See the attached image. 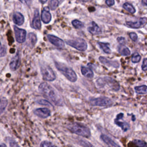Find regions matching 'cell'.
Instances as JSON below:
<instances>
[{
  "label": "cell",
  "instance_id": "28",
  "mask_svg": "<svg viewBox=\"0 0 147 147\" xmlns=\"http://www.w3.org/2000/svg\"><path fill=\"white\" fill-rule=\"evenodd\" d=\"M141 60V56L140 55V54L137 52H135L134 53H133L132 57H131V61L133 63H137L138 62H139Z\"/></svg>",
  "mask_w": 147,
  "mask_h": 147
},
{
  "label": "cell",
  "instance_id": "2",
  "mask_svg": "<svg viewBox=\"0 0 147 147\" xmlns=\"http://www.w3.org/2000/svg\"><path fill=\"white\" fill-rule=\"evenodd\" d=\"M67 128L71 132L82 136L88 138L91 136V132L89 128L85 125L78 122H73L68 124Z\"/></svg>",
  "mask_w": 147,
  "mask_h": 147
},
{
  "label": "cell",
  "instance_id": "20",
  "mask_svg": "<svg viewBox=\"0 0 147 147\" xmlns=\"http://www.w3.org/2000/svg\"><path fill=\"white\" fill-rule=\"evenodd\" d=\"M81 72L82 75L87 78L91 79L94 77V73L92 71L90 68L82 66L81 67Z\"/></svg>",
  "mask_w": 147,
  "mask_h": 147
},
{
  "label": "cell",
  "instance_id": "34",
  "mask_svg": "<svg viewBox=\"0 0 147 147\" xmlns=\"http://www.w3.org/2000/svg\"><path fill=\"white\" fill-rule=\"evenodd\" d=\"M129 36H130V38L131 39L132 41H136L137 40V38H138V37H137V35L136 33H134V32H131V33H129Z\"/></svg>",
  "mask_w": 147,
  "mask_h": 147
},
{
  "label": "cell",
  "instance_id": "29",
  "mask_svg": "<svg viewBox=\"0 0 147 147\" xmlns=\"http://www.w3.org/2000/svg\"><path fill=\"white\" fill-rule=\"evenodd\" d=\"M133 143L138 146H147V144L145 141L140 140H134Z\"/></svg>",
  "mask_w": 147,
  "mask_h": 147
},
{
  "label": "cell",
  "instance_id": "9",
  "mask_svg": "<svg viewBox=\"0 0 147 147\" xmlns=\"http://www.w3.org/2000/svg\"><path fill=\"white\" fill-rule=\"evenodd\" d=\"M47 38L49 42L57 48L62 49L64 47L65 44L62 39L52 34H48Z\"/></svg>",
  "mask_w": 147,
  "mask_h": 147
},
{
  "label": "cell",
  "instance_id": "13",
  "mask_svg": "<svg viewBox=\"0 0 147 147\" xmlns=\"http://www.w3.org/2000/svg\"><path fill=\"white\" fill-rule=\"evenodd\" d=\"M31 26L37 30L40 29L41 25V22L40 20V17H39V12L37 9H36L34 11V17L32 20V22L31 24Z\"/></svg>",
  "mask_w": 147,
  "mask_h": 147
},
{
  "label": "cell",
  "instance_id": "38",
  "mask_svg": "<svg viewBox=\"0 0 147 147\" xmlns=\"http://www.w3.org/2000/svg\"><path fill=\"white\" fill-rule=\"evenodd\" d=\"M21 2L27 5L28 6H29L31 3V0H19Z\"/></svg>",
  "mask_w": 147,
  "mask_h": 147
},
{
  "label": "cell",
  "instance_id": "18",
  "mask_svg": "<svg viewBox=\"0 0 147 147\" xmlns=\"http://www.w3.org/2000/svg\"><path fill=\"white\" fill-rule=\"evenodd\" d=\"M114 123L118 126H119L123 131H126L130 128V125L126 122L120 121L119 118L117 116L116 118L114 119Z\"/></svg>",
  "mask_w": 147,
  "mask_h": 147
},
{
  "label": "cell",
  "instance_id": "42",
  "mask_svg": "<svg viewBox=\"0 0 147 147\" xmlns=\"http://www.w3.org/2000/svg\"><path fill=\"white\" fill-rule=\"evenodd\" d=\"M135 119H136V118H135V116L134 115H132V121H135Z\"/></svg>",
  "mask_w": 147,
  "mask_h": 147
},
{
  "label": "cell",
  "instance_id": "44",
  "mask_svg": "<svg viewBox=\"0 0 147 147\" xmlns=\"http://www.w3.org/2000/svg\"><path fill=\"white\" fill-rule=\"evenodd\" d=\"M80 1H83V2H86V1H88V0H80Z\"/></svg>",
  "mask_w": 147,
  "mask_h": 147
},
{
  "label": "cell",
  "instance_id": "19",
  "mask_svg": "<svg viewBox=\"0 0 147 147\" xmlns=\"http://www.w3.org/2000/svg\"><path fill=\"white\" fill-rule=\"evenodd\" d=\"M37 42V37L34 33H29L28 35L27 38V44L30 47H33L34 46Z\"/></svg>",
  "mask_w": 147,
  "mask_h": 147
},
{
  "label": "cell",
  "instance_id": "24",
  "mask_svg": "<svg viewBox=\"0 0 147 147\" xmlns=\"http://www.w3.org/2000/svg\"><path fill=\"white\" fill-rule=\"evenodd\" d=\"M7 105V100L5 98H0V114L5 110Z\"/></svg>",
  "mask_w": 147,
  "mask_h": 147
},
{
  "label": "cell",
  "instance_id": "33",
  "mask_svg": "<svg viewBox=\"0 0 147 147\" xmlns=\"http://www.w3.org/2000/svg\"><path fill=\"white\" fill-rule=\"evenodd\" d=\"M40 146H42V147H45V146H53L55 145H53L51 142H49V141H42L40 145Z\"/></svg>",
  "mask_w": 147,
  "mask_h": 147
},
{
  "label": "cell",
  "instance_id": "4",
  "mask_svg": "<svg viewBox=\"0 0 147 147\" xmlns=\"http://www.w3.org/2000/svg\"><path fill=\"white\" fill-rule=\"evenodd\" d=\"M98 86L103 87L106 84L108 85L111 90L113 91H118L119 89V83L114 79L109 77H104L99 78L96 82Z\"/></svg>",
  "mask_w": 147,
  "mask_h": 147
},
{
  "label": "cell",
  "instance_id": "14",
  "mask_svg": "<svg viewBox=\"0 0 147 147\" xmlns=\"http://www.w3.org/2000/svg\"><path fill=\"white\" fill-rule=\"evenodd\" d=\"M41 20L45 24H48L51 20V14L48 7H45L41 12Z\"/></svg>",
  "mask_w": 147,
  "mask_h": 147
},
{
  "label": "cell",
  "instance_id": "21",
  "mask_svg": "<svg viewBox=\"0 0 147 147\" xmlns=\"http://www.w3.org/2000/svg\"><path fill=\"white\" fill-rule=\"evenodd\" d=\"M100 138L102 140V141L106 143L109 146H119V145L116 144L111 138H110L109 137H108L106 135L102 134L100 136Z\"/></svg>",
  "mask_w": 147,
  "mask_h": 147
},
{
  "label": "cell",
  "instance_id": "5",
  "mask_svg": "<svg viewBox=\"0 0 147 147\" xmlns=\"http://www.w3.org/2000/svg\"><path fill=\"white\" fill-rule=\"evenodd\" d=\"M40 68L44 80L45 81L52 82L56 79V75L55 72L48 65L42 63L40 64Z\"/></svg>",
  "mask_w": 147,
  "mask_h": 147
},
{
  "label": "cell",
  "instance_id": "41",
  "mask_svg": "<svg viewBox=\"0 0 147 147\" xmlns=\"http://www.w3.org/2000/svg\"><path fill=\"white\" fill-rule=\"evenodd\" d=\"M39 1H40V2H41L42 3H45V2L47 1V0H39Z\"/></svg>",
  "mask_w": 147,
  "mask_h": 147
},
{
  "label": "cell",
  "instance_id": "27",
  "mask_svg": "<svg viewBox=\"0 0 147 147\" xmlns=\"http://www.w3.org/2000/svg\"><path fill=\"white\" fill-rule=\"evenodd\" d=\"M72 24L76 29H80L84 27V24L78 20H73L72 21Z\"/></svg>",
  "mask_w": 147,
  "mask_h": 147
},
{
  "label": "cell",
  "instance_id": "11",
  "mask_svg": "<svg viewBox=\"0 0 147 147\" xmlns=\"http://www.w3.org/2000/svg\"><path fill=\"white\" fill-rule=\"evenodd\" d=\"M147 23V18L143 17L140 18L136 22H131V21H127L126 25L131 28H140L142 26H144Z\"/></svg>",
  "mask_w": 147,
  "mask_h": 147
},
{
  "label": "cell",
  "instance_id": "43",
  "mask_svg": "<svg viewBox=\"0 0 147 147\" xmlns=\"http://www.w3.org/2000/svg\"><path fill=\"white\" fill-rule=\"evenodd\" d=\"M0 146H6L5 144H0Z\"/></svg>",
  "mask_w": 147,
  "mask_h": 147
},
{
  "label": "cell",
  "instance_id": "3",
  "mask_svg": "<svg viewBox=\"0 0 147 147\" xmlns=\"http://www.w3.org/2000/svg\"><path fill=\"white\" fill-rule=\"evenodd\" d=\"M56 68L70 82H75L77 80V75L75 71L65 64L58 61H55Z\"/></svg>",
  "mask_w": 147,
  "mask_h": 147
},
{
  "label": "cell",
  "instance_id": "12",
  "mask_svg": "<svg viewBox=\"0 0 147 147\" xmlns=\"http://www.w3.org/2000/svg\"><path fill=\"white\" fill-rule=\"evenodd\" d=\"M34 113L37 117L41 118H46L51 115V111L47 108H38L34 111Z\"/></svg>",
  "mask_w": 147,
  "mask_h": 147
},
{
  "label": "cell",
  "instance_id": "1",
  "mask_svg": "<svg viewBox=\"0 0 147 147\" xmlns=\"http://www.w3.org/2000/svg\"><path fill=\"white\" fill-rule=\"evenodd\" d=\"M40 92L56 106H62L63 100L59 94L47 83H41L38 86Z\"/></svg>",
  "mask_w": 147,
  "mask_h": 147
},
{
  "label": "cell",
  "instance_id": "39",
  "mask_svg": "<svg viewBox=\"0 0 147 147\" xmlns=\"http://www.w3.org/2000/svg\"><path fill=\"white\" fill-rule=\"evenodd\" d=\"M10 146H18V145H17L16 143V142H14V141H13L12 140H10Z\"/></svg>",
  "mask_w": 147,
  "mask_h": 147
},
{
  "label": "cell",
  "instance_id": "15",
  "mask_svg": "<svg viewBox=\"0 0 147 147\" xmlns=\"http://www.w3.org/2000/svg\"><path fill=\"white\" fill-rule=\"evenodd\" d=\"M99 60L102 64H103L106 65L114 67V68H118L119 67V63L117 61L109 60L107 58L103 57V56H100L99 57Z\"/></svg>",
  "mask_w": 147,
  "mask_h": 147
},
{
  "label": "cell",
  "instance_id": "16",
  "mask_svg": "<svg viewBox=\"0 0 147 147\" xmlns=\"http://www.w3.org/2000/svg\"><path fill=\"white\" fill-rule=\"evenodd\" d=\"M13 21L16 25H21L24 22V17L21 13L19 12H16L13 14Z\"/></svg>",
  "mask_w": 147,
  "mask_h": 147
},
{
  "label": "cell",
  "instance_id": "17",
  "mask_svg": "<svg viewBox=\"0 0 147 147\" xmlns=\"http://www.w3.org/2000/svg\"><path fill=\"white\" fill-rule=\"evenodd\" d=\"M88 31L93 35L99 34L101 33V29L98 25L94 21L91 22V26L88 28Z\"/></svg>",
  "mask_w": 147,
  "mask_h": 147
},
{
  "label": "cell",
  "instance_id": "23",
  "mask_svg": "<svg viewBox=\"0 0 147 147\" xmlns=\"http://www.w3.org/2000/svg\"><path fill=\"white\" fill-rule=\"evenodd\" d=\"M134 89L136 92L139 94H144L147 93V86L145 85L135 87Z\"/></svg>",
  "mask_w": 147,
  "mask_h": 147
},
{
  "label": "cell",
  "instance_id": "37",
  "mask_svg": "<svg viewBox=\"0 0 147 147\" xmlns=\"http://www.w3.org/2000/svg\"><path fill=\"white\" fill-rule=\"evenodd\" d=\"M106 3L109 6H111L114 4V0H106Z\"/></svg>",
  "mask_w": 147,
  "mask_h": 147
},
{
  "label": "cell",
  "instance_id": "32",
  "mask_svg": "<svg viewBox=\"0 0 147 147\" xmlns=\"http://www.w3.org/2000/svg\"><path fill=\"white\" fill-rule=\"evenodd\" d=\"M6 54V48L5 47L1 44L0 41V57H3Z\"/></svg>",
  "mask_w": 147,
  "mask_h": 147
},
{
  "label": "cell",
  "instance_id": "10",
  "mask_svg": "<svg viewBox=\"0 0 147 147\" xmlns=\"http://www.w3.org/2000/svg\"><path fill=\"white\" fill-rule=\"evenodd\" d=\"M20 63H21V57H20V52L18 51L16 53V55L14 56H13L11 59V61L9 64L10 69L13 71L17 70L20 67Z\"/></svg>",
  "mask_w": 147,
  "mask_h": 147
},
{
  "label": "cell",
  "instance_id": "30",
  "mask_svg": "<svg viewBox=\"0 0 147 147\" xmlns=\"http://www.w3.org/2000/svg\"><path fill=\"white\" fill-rule=\"evenodd\" d=\"M59 5L58 0H51L50 2V8L51 10H55Z\"/></svg>",
  "mask_w": 147,
  "mask_h": 147
},
{
  "label": "cell",
  "instance_id": "26",
  "mask_svg": "<svg viewBox=\"0 0 147 147\" xmlns=\"http://www.w3.org/2000/svg\"><path fill=\"white\" fill-rule=\"evenodd\" d=\"M119 52L123 56H129L130 54V51L125 46H121L119 49Z\"/></svg>",
  "mask_w": 147,
  "mask_h": 147
},
{
  "label": "cell",
  "instance_id": "7",
  "mask_svg": "<svg viewBox=\"0 0 147 147\" xmlns=\"http://www.w3.org/2000/svg\"><path fill=\"white\" fill-rule=\"evenodd\" d=\"M90 103L92 106H108L113 104V102L110 98L105 96L91 98Z\"/></svg>",
  "mask_w": 147,
  "mask_h": 147
},
{
  "label": "cell",
  "instance_id": "31",
  "mask_svg": "<svg viewBox=\"0 0 147 147\" xmlns=\"http://www.w3.org/2000/svg\"><path fill=\"white\" fill-rule=\"evenodd\" d=\"M37 102L40 105H44V106H52V105L51 104V102H49V101L48 100H44V99H39L37 101Z\"/></svg>",
  "mask_w": 147,
  "mask_h": 147
},
{
  "label": "cell",
  "instance_id": "6",
  "mask_svg": "<svg viewBox=\"0 0 147 147\" xmlns=\"http://www.w3.org/2000/svg\"><path fill=\"white\" fill-rule=\"evenodd\" d=\"M66 43L67 45L80 51H84L87 48L86 41L82 38H76L74 39L68 40L66 41Z\"/></svg>",
  "mask_w": 147,
  "mask_h": 147
},
{
  "label": "cell",
  "instance_id": "8",
  "mask_svg": "<svg viewBox=\"0 0 147 147\" xmlns=\"http://www.w3.org/2000/svg\"><path fill=\"white\" fill-rule=\"evenodd\" d=\"M14 30L16 41L19 43H22L25 41L26 32L23 29H20L16 26H14Z\"/></svg>",
  "mask_w": 147,
  "mask_h": 147
},
{
  "label": "cell",
  "instance_id": "25",
  "mask_svg": "<svg viewBox=\"0 0 147 147\" xmlns=\"http://www.w3.org/2000/svg\"><path fill=\"white\" fill-rule=\"evenodd\" d=\"M123 7L126 10H127V11H129V13H130L131 14H133V13H134L136 12L135 8L131 4H130L129 3H125L123 5Z\"/></svg>",
  "mask_w": 147,
  "mask_h": 147
},
{
  "label": "cell",
  "instance_id": "22",
  "mask_svg": "<svg viewBox=\"0 0 147 147\" xmlns=\"http://www.w3.org/2000/svg\"><path fill=\"white\" fill-rule=\"evenodd\" d=\"M98 44L99 45V47L103 50V51L107 54H109L111 53V49L109 47V44L108 43H105L102 42H98Z\"/></svg>",
  "mask_w": 147,
  "mask_h": 147
},
{
  "label": "cell",
  "instance_id": "35",
  "mask_svg": "<svg viewBox=\"0 0 147 147\" xmlns=\"http://www.w3.org/2000/svg\"><path fill=\"white\" fill-rule=\"evenodd\" d=\"M141 68H142V69L143 71H146L147 70V58H144V59Z\"/></svg>",
  "mask_w": 147,
  "mask_h": 147
},
{
  "label": "cell",
  "instance_id": "36",
  "mask_svg": "<svg viewBox=\"0 0 147 147\" xmlns=\"http://www.w3.org/2000/svg\"><path fill=\"white\" fill-rule=\"evenodd\" d=\"M117 41L122 45L125 44V43H126L125 38L124 37H118L117 38Z\"/></svg>",
  "mask_w": 147,
  "mask_h": 147
},
{
  "label": "cell",
  "instance_id": "40",
  "mask_svg": "<svg viewBox=\"0 0 147 147\" xmlns=\"http://www.w3.org/2000/svg\"><path fill=\"white\" fill-rule=\"evenodd\" d=\"M142 2L144 5L147 6V0H142Z\"/></svg>",
  "mask_w": 147,
  "mask_h": 147
}]
</instances>
